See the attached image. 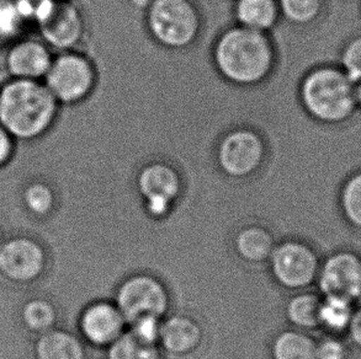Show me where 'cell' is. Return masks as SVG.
Returning a JSON list of instances; mask_svg holds the SVG:
<instances>
[{
  "label": "cell",
  "mask_w": 361,
  "mask_h": 359,
  "mask_svg": "<svg viewBox=\"0 0 361 359\" xmlns=\"http://www.w3.org/2000/svg\"><path fill=\"white\" fill-rule=\"evenodd\" d=\"M211 61L226 83L235 88H258L275 73L278 49L270 34L235 24L216 37Z\"/></svg>",
  "instance_id": "cell-1"
},
{
  "label": "cell",
  "mask_w": 361,
  "mask_h": 359,
  "mask_svg": "<svg viewBox=\"0 0 361 359\" xmlns=\"http://www.w3.org/2000/svg\"><path fill=\"white\" fill-rule=\"evenodd\" d=\"M59 106L42 82L9 79L0 87V125L16 141H36L59 120Z\"/></svg>",
  "instance_id": "cell-2"
},
{
  "label": "cell",
  "mask_w": 361,
  "mask_h": 359,
  "mask_svg": "<svg viewBox=\"0 0 361 359\" xmlns=\"http://www.w3.org/2000/svg\"><path fill=\"white\" fill-rule=\"evenodd\" d=\"M354 87L342 69L321 65L301 79L300 105L314 121L339 125L347 121L357 107Z\"/></svg>",
  "instance_id": "cell-3"
},
{
  "label": "cell",
  "mask_w": 361,
  "mask_h": 359,
  "mask_svg": "<svg viewBox=\"0 0 361 359\" xmlns=\"http://www.w3.org/2000/svg\"><path fill=\"white\" fill-rule=\"evenodd\" d=\"M145 25L154 44L174 52L192 47L204 26L192 0H153L145 11Z\"/></svg>",
  "instance_id": "cell-4"
},
{
  "label": "cell",
  "mask_w": 361,
  "mask_h": 359,
  "mask_svg": "<svg viewBox=\"0 0 361 359\" xmlns=\"http://www.w3.org/2000/svg\"><path fill=\"white\" fill-rule=\"evenodd\" d=\"M42 83L59 106H78L93 95L98 87L97 64L82 49L54 53Z\"/></svg>",
  "instance_id": "cell-5"
},
{
  "label": "cell",
  "mask_w": 361,
  "mask_h": 359,
  "mask_svg": "<svg viewBox=\"0 0 361 359\" xmlns=\"http://www.w3.org/2000/svg\"><path fill=\"white\" fill-rule=\"evenodd\" d=\"M268 158V143L255 128L237 126L225 132L216 144L215 159L224 175L233 180L255 175Z\"/></svg>",
  "instance_id": "cell-6"
},
{
  "label": "cell",
  "mask_w": 361,
  "mask_h": 359,
  "mask_svg": "<svg viewBox=\"0 0 361 359\" xmlns=\"http://www.w3.org/2000/svg\"><path fill=\"white\" fill-rule=\"evenodd\" d=\"M115 304L126 324L142 317L161 319L169 310L171 296L163 282L146 273L128 277L118 286Z\"/></svg>",
  "instance_id": "cell-7"
},
{
  "label": "cell",
  "mask_w": 361,
  "mask_h": 359,
  "mask_svg": "<svg viewBox=\"0 0 361 359\" xmlns=\"http://www.w3.org/2000/svg\"><path fill=\"white\" fill-rule=\"evenodd\" d=\"M35 24L54 53L80 49L87 34L83 9L75 0H54Z\"/></svg>",
  "instance_id": "cell-8"
},
{
  "label": "cell",
  "mask_w": 361,
  "mask_h": 359,
  "mask_svg": "<svg viewBox=\"0 0 361 359\" xmlns=\"http://www.w3.org/2000/svg\"><path fill=\"white\" fill-rule=\"evenodd\" d=\"M274 279L291 291H306L317 282L321 261L316 250L300 240L276 245L269 260Z\"/></svg>",
  "instance_id": "cell-9"
},
{
  "label": "cell",
  "mask_w": 361,
  "mask_h": 359,
  "mask_svg": "<svg viewBox=\"0 0 361 359\" xmlns=\"http://www.w3.org/2000/svg\"><path fill=\"white\" fill-rule=\"evenodd\" d=\"M136 189L148 214L153 218H163L180 197L183 179L171 163L152 160L137 172Z\"/></svg>",
  "instance_id": "cell-10"
},
{
  "label": "cell",
  "mask_w": 361,
  "mask_h": 359,
  "mask_svg": "<svg viewBox=\"0 0 361 359\" xmlns=\"http://www.w3.org/2000/svg\"><path fill=\"white\" fill-rule=\"evenodd\" d=\"M321 296H341L357 303L361 301V255L353 250L331 253L318 272Z\"/></svg>",
  "instance_id": "cell-11"
},
{
  "label": "cell",
  "mask_w": 361,
  "mask_h": 359,
  "mask_svg": "<svg viewBox=\"0 0 361 359\" xmlns=\"http://www.w3.org/2000/svg\"><path fill=\"white\" fill-rule=\"evenodd\" d=\"M54 52L39 37H23L10 46L4 57L9 79L42 82Z\"/></svg>",
  "instance_id": "cell-12"
},
{
  "label": "cell",
  "mask_w": 361,
  "mask_h": 359,
  "mask_svg": "<svg viewBox=\"0 0 361 359\" xmlns=\"http://www.w3.org/2000/svg\"><path fill=\"white\" fill-rule=\"evenodd\" d=\"M126 325L116 304L110 301H97L88 306L80 320L84 337L102 348L113 345L125 332Z\"/></svg>",
  "instance_id": "cell-13"
},
{
  "label": "cell",
  "mask_w": 361,
  "mask_h": 359,
  "mask_svg": "<svg viewBox=\"0 0 361 359\" xmlns=\"http://www.w3.org/2000/svg\"><path fill=\"white\" fill-rule=\"evenodd\" d=\"M204 330L190 316L173 315L161 321L159 344L161 348L174 357H186L200 348Z\"/></svg>",
  "instance_id": "cell-14"
},
{
  "label": "cell",
  "mask_w": 361,
  "mask_h": 359,
  "mask_svg": "<svg viewBox=\"0 0 361 359\" xmlns=\"http://www.w3.org/2000/svg\"><path fill=\"white\" fill-rule=\"evenodd\" d=\"M232 14L235 24L265 34L281 20L278 0H233Z\"/></svg>",
  "instance_id": "cell-15"
},
{
  "label": "cell",
  "mask_w": 361,
  "mask_h": 359,
  "mask_svg": "<svg viewBox=\"0 0 361 359\" xmlns=\"http://www.w3.org/2000/svg\"><path fill=\"white\" fill-rule=\"evenodd\" d=\"M233 246L244 263L262 265L270 260L276 243L268 229L260 225H248L237 232Z\"/></svg>",
  "instance_id": "cell-16"
},
{
  "label": "cell",
  "mask_w": 361,
  "mask_h": 359,
  "mask_svg": "<svg viewBox=\"0 0 361 359\" xmlns=\"http://www.w3.org/2000/svg\"><path fill=\"white\" fill-rule=\"evenodd\" d=\"M42 265L39 248L29 241H14L0 253V266L9 276L25 279L35 276Z\"/></svg>",
  "instance_id": "cell-17"
},
{
  "label": "cell",
  "mask_w": 361,
  "mask_h": 359,
  "mask_svg": "<svg viewBox=\"0 0 361 359\" xmlns=\"http://www.w3.org/2000/svg\"><path fill=\"white\" fill-rule=\"evenodd\" d=\"M322 296L313 291H296L285 306V314L298 330L310 332L319 327V308Z\"/></svg>",
  "instance_id": "cell-18"
},
{
  "label": "cell",
  "mask_w": 361,
  "mask_h": 359,
  "mask_svg": "<svg viewBox=\"0 0 361 359\" xmlns=\"http://www.w3.org/2000/svg\"><path fill=\"white\" fill-rule=\"evenodd\" d=\"M355 303L341 296H322L319 308V327L331 336L347 334L352 322Z\"/></svg>",
  "instance_id": "cell-19"
},
{
  "label": "cell",
  "mask_w": 361,
  "mask_h": 359,
  "mask_svg": "<svg viewBox=\"0 0 361 359\" xmlns=\"http://www.w3.org/2000/svg\"><path fill=\"white\" fill-rule=\"evenodd\" d=\"M317 341L301 330L283 331L271 345L273 359H317Z\"/></svg>",
  "instance_id": "cell-20"
},
{
  "label": "cell",
  "mask_w": 361,
  "mask_h": 359,
  "mask_svg": "<svg viewBox=\"0 0 361 359\" xmlns=\"http://www.w3.org/2000/svg\"><path fill=\"white\" fill-rule=\"evenodd\" d=\"M106 359H161V353L158 345L146 344L131 331H125L109 346Z\"/></svg>",
  "instance_id": "cell-21"
},
{
  "label": "cell",
  "mask_w": 361,
  "mask_h": 359,
  "mask_svg": "<svg viewBox=\"0 0 361 359\" xmlns=\"http://www.w3.org/2000/svg\"><path fill=\"white\" fill-rule=\"evenodd\" d=\"M339 209L348 225L361 230V171L352 174L342 184Z\"/></svg>",
  "instance_id": "cell-22"
},
{
  "label": "cell",
  "mask_w": 361,
  "mask_h": 359,
  "mask_svg": "<svg viewBox=\"0 0 361 359\" xmlns=\"http://www.w3.org/2000/svg\"><path fill=\"white\" fill-rule=\"evenodd\" d=\"M41 359H84V348L75 337L66 332H54L39 342Z\"/></svg>",
  "instance_id": "cell-23"
},
{
  "label": "cell",
  "mask_w": 361,
  "mask_h": 359,
  "mask_svg": "<svg viewBox=\"0 0 361 359\" xmlns=\"http://www.w3.org/2000/svg\"><path fill=\"white\" fill-rule=\"evenodd\" d=\"M281 20L296 27L316 23L322 14L323 0H278Z\"/></svg>",
  "instance_id": "cell-24"
},
{
  "label": "cell",
  "mask_w": 361,
  "mask_h": 359,
  "mask_svg": "<svg viewBox=\"0 0 361 359\" xmlns=\"http://www.w3.org/2000/svg\"><path fill=\"white\" fill-rule=\"evenodd\" d=\"M342 70L354 85L361 80V36L353 39L341 56Z\"/></svg>",
  "instance_id": "cell-25"
},
{
  "label": "cell",
  "mask_w": 361,
  "mask_h": 359,
  "mask_svg": "<svg viewBox=\"0 0 361 359\" xmlns=\"http://www.w3.org/2000/svg\"><path fill=\"white\" fill-rule=\"evenodd\" d=\"M130 326H131L130 331L132 334L143 342L151 344V345L159 344L161 319L148 316V317H142L140 320L135 321Z\"/></svg>",
  "instance_id": "cell-26"
},
{
  "label": "cell",
  "mask_w": 361,
  "mask_h": 359,
  "mask_svg": "<svg viewBox=\"0 0 361 359\" xmlns=\"http://www.w3.org/2000/svg\"><path fill=\"white\" fill-rule=\"evenodd\" d=\"M317 359H347L348 347L338 336H328L317 342Z\"/></svg>",
  "instance_id": "cell-27"
},
{
  "label": "cell",
  "mask_w": 361,
  "mask_h": 359,
  "mask_svg": "<svg viewBox=\"0 0 361 359\" xmlns=\"http://www.w3.org/2000/svg\"><path fill=\"white\" fill-rule=\"evenodd\" d=\"M26 199L35 212L44 213L52 206V192L44 184H35L27 189Z\"/></svg>",
  "instance_id": "cell-28"
},
{
  "label": "cell",
  "mask_w": 361,
  "mask_h": 359,
  "mask_svg": "<svg viewBox=\"0 0 361 359\" xmlns=\"http://www.w3.org/2000/svg\"><path fill=\"white\" fill-rule=\"evenodd\" d=\"M25 315L30 325L37 329L51 325V322L54 320V311L51 309V306L41 301H36L27 306Z\"/></svg>",
  "instance_id": "cell-29"
},
{
  "label": "cell",
  "mask_w": 361,
  "mask_h": 359,
  "mask_svg": "<svg viewBox=\"0 0 361 359\" xmlns=\"http://www.w3.org/2000/svg\"><path fill=\"white\" fill-rule=\"evenodd\" d=\"M18 141L0 125V166L8 164L16 151Z\"/></svg>",
  "instance_id": "cell-30"
},
{
  "label": "cell",
  "mask_w": 361,
  "mask_h": 359,
  "mask_svg": "<svg viewBox=\"0 0 361 359\" xmlns=\"http://www.w3.org/2000/svg\"><path fill=\"white\" fill-rule=\"evenodd\" d=\"M347 334L349 335L353 345L361 350V306L359 308H355Z\"/></svg>",
  "instance_id": "cell-31"
},
{
  "label": "cell",
  "mask_w": 361,
  "mask_h": 359,
  "mask_svg": "<svg viewBox=\"0 0 361 359\" xmlns=\"http://www.w3.org/2000/svg\"><path fill=\"white\" fill-rule=\"evenodd\" d=\"M127 3L131 5L133 9L141 10L145 13L147 8L153 3V0H127Z\"/></svg>",
  "instance_id": "cell-32"
},
{
  "label": "cell",
  "mask_w": 361,
  "mask_h": 359,
  "mask_svg": "<svg viewBox=\"0 0 361 359\" xmlns=\"http://www.w3.org/2000/svg\"><path fill=\"white\" fill-rule=\"evenodd\" d=\"M354 94H355V102H357V105L361 107V80L355 84V87H354Z\"/></svg>",
  "instance_id": "cell-33"
}]
</instances>
